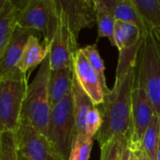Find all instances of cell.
Instances as JSON below:
<instances>
[{"mask_svg": "<svg viewBox=\"0 0 160 160\" xmlns=\"http://www.w3.org/2000/svg\"><path fill=\"white\" fill-rule=\"evenodd\" d=\"M0 160H19L16 132H0Z\"/></svg>", "mask_w": 160, "mask_h": 160, "instance_id": "24", "label": "cell"}, {"mask_svg": "<svg viewBox=\"0 0 160 160\" xmlns=\"http://www.w3.org/2000/svg\"><path fill=\"white\" fill-rule=\"evenodd\" d=\"M73 68L80 85L90 97L95 106H100L104 101V92L97 72L90 65L82 49H79L75 53Z\"/></svg>", "mask_w": 160, "mask_h": 160, "instance_id": "11", "label": "cell"}, {"mask_svg": "<svg viewBox=\"0 0 160 160\" xmlns=\"http://www.w3.org/2000/svg\"><path fill=\"white\" fill-rule=\"evenodd\" d=\"M78 50V42L75 41L65 22L60 20L56 34L50 45L51 68L59 69L73 66L75 53Z\"/></svg>", "mask_w": 160, "mask_h": 160, "instance_id": "10", "label": "cell"}, {"mask_svg": "<svg viewBox=\"0 0 160 160\" xmlns=\"http://www.w3.org/2000/svg\"><path fill=\"white\" fill-rule=\"evenodd\" d=\"M16 137L18 151L28 160H65L52 142L27 122L21 121Z\"/></svg>", "mask_w": 160, "mask_h": 160, "instance_id": "7", "label": "cell"}, {"mask_svg": "<svg viewBox=\"0 0 160 160\" xmlns=\"http://www.w3.org/2000/svg\"><path fill=\"white\" fill-rule=\"evenodd\" d=\"M152 32L154 33V35H155V37H156V38H157L158 42L159 43V45H160V27L159 28H157V29L152 30Z\"/></svg>", "mask_w": 160, "mask_h": 160, "instance_id": "29", "label": "cell"}, {"mask_svg": "<svg viewBox=\"0 0 160 160\" xmlns=\"http://www.w3.org/2000/svg\"><path fill=\"white\" fill-rule=\"evenodd\" d=\"M51 70L50 56L48 54L39 66L35 78L28 84L21 117V121L29 123L48 139L52 111L49 93Z\"/></svg>", "mask_w": 160, "mask_h": 160, "instance_id": "2", "label": "cell"}, {"mask_svg": "<svg viewBox=\"0 0 160 160\" xmlns=\"http://www.w3.org/2000/svg\"><path fill=\"white\" fill-rule=\"evenodd\" d=\"M73 111L75 117V127L76 132L75 135L86 134L85 132V118L90 110H92L95 106L90 97L85 93L82 87L80 85L74 74L73 81Z\"/></svg>", "mask_w": 160, "mask_h": 160, "instance_id": "15", "label": "cell"}, {"mask_svg": "<svg viewBox=\"0 0 160 160\" xmlns=\"http://www.w3.org/2000/svg\"><path fill=\"white\" fill-rule=\"evenodd\" d=\"M104 2L116 21L134 23L141 29L142 35L150 30L147 28L132 0H104Z\"/></svg>", "mask_w": 160, "mask_h": 160, "instance_id": "17", "label": "cell"}, {"mask_svg": "<svg viewBox=\"0 0 160 160\" xmlns=\"http://www.w3.org/2000/svg\"><path fill=\"white\" fill-rule=\"evenodd\" d=\"M15 4L18 7V26L40 32L43 43L50 47L60 21L55 0L15 1Z\"/></svg>", "mask_w": 160, "mask_h": 160, "instance_id": "3", "label": "cell"}, {"mask_svg": "<svg viewBox=\"0 0 160 160\" xmlns=\"http://www.w3.org/2000/svg\"><path fill=\"white\" fill-rule=\"evenodd\" d=\"M37 33L38 31L17 26L4 52L0 53V79L8 77L18 69L17 65L29 38Z\"/></svg>", "mask_w": 160, "mask_h": 160, "instance_id": "12", "label": "cell"}, {"mask_svg": "<svg viewBox=\"0 0 160 160\" xmlns=\"http://www.w3.org/2000/svg\"><path fill=\"white\" fill-rule=\"evenodd\" d=\"M157 160H160V141L159 144H158V157H157Z\"/></svg>", "mask_w": 160, "mask_h": 160, "instance_id": "31", "label": "cell"}, {"mask_svg": "<svg viewBox=\"0 0 160 160\" xmlns=\"http://www.w3.org/2000/svg\"><path fill=\"white\" fill-rule=\"evenodd\" d=\"M114 36L119 52L135 47L142 39V33L137 25L122 21H116Z\"/></svg>", "mask_w": 160, "mask_h": 160, "instance_id": "18", "label": "cell"}, {"mask_svg": "<svg viewBox=\"0 0 160 160\" xmlns=\"http://www.w3.org/2000/svg\"><path fill=\"white\" fill-rule=\"evenodd\" d=\"M160 141V117L155 114L142 142V149L149 160H157Z\"/></svg>", "mask_w": 160, "mask_h": 160, "instance_id": "21", "label": "cell"}, {"mask_svg": "<svg viewBox=\"0 0 160 160\" xmlns=\"http://www.w3.org/2000/svg\"><path fill=\"white\" fill-rule=\"evenodd\" d=\"M143 39V36H142ZM119 52L115 82L104 96L98 106L103 124L95 137L100 147L115 138L131 140L132 137V94L137 73L138 54L142 43Z\"/></svg>", "mask_w": 160, "mask_h": 160, "instance_id": "1", "label": "cell"}, {"mask_svg": "<svg viewBox=\"0 0 160 160\" xmlns=\"http://www.w3.org/2000/svg\"><path fill=\"white\" fill-rule=\"evenodd\" d=\"M122 160H134L133 148H132V145L130 143V140H128L124 146Z\"/></svg>", "mask_w": 160, "mask_h": 160, "instance_id": "27", "label": "cell"}, {"mask_svg": "<svg viewBox=\"0 0 160 160\" xmlns=\"http://www.w3.org/2000/svg\"><path fill=\"white\" fill-rule=\"evenodd\" d=\"M49 52L50 47L45 46L44 43L41 44L38 33L34 34L29 38L17 68L24 74L29 70L31 72L37 66H40L43 63Z\"/></svg>", "mask_w": 160, "mask_h": 160, "instance_id": "14", "label": "cell"}, {"mask_svg": "<svg viewBox=\"0 0 160 160\" xmlns=\"http://www.w3.org/2000/svg\"><path fill=\"white\" fill-rule=\"evenodd\" d=\"M76 127L72 92L68 94L51 111L49 140L65 160H68Z\"/></svg>", "mask_w": 160, "mask_h": 160, "instance_id": "6", "label": "cell"}, {"mask_svg": "<svg viewBox=\"0 0 160 160\" xmlns=\"http://www.w3.org/2000/svg\"><path fill=\"white\" fill-rule=\"evenodd\" d=\"M74 81L73 66L59 69H52L49 82L50 103L54 107L68 94L72 92Z\"/></svg>", "mask_w": 160, "mask_h": 160, "instance_id": "13", "label": "cell"}, {"mask_svg": "<svg viewBox=\"0 0 160 160\" xmlns=\"http://www.w3.org/2000/svg\"><path fill=\"white\" fill-rule=\"evenodd\" d=\"M26 74L0 80V131L19 128L23 101L27 92Z\"/></svg>", "mask_w": 160, "mask_h": 160, "instance_id": "5", "label": "cell"}, {"mask_svg": "<svg viewBox=\"0 0 160 160\" xmlns=\"http://www.w3.org/2000/svg\"><path fill=\"white\" fill-rule=\"evenodd\" d=\"M155 114L152 102L137 72L132 94V144L142 145L143 135Z\"/></svg>", "mask_w": 160, "mask_h": 160, "instance_id": "9", "label": "cell"}, {"mask_svg": "<svg viewBox=\"0 0 160 160\" xmlns=\"http://www.w3.org/2000/svg\"><path fill=\"white\" fill-rule=\"evenodd\" d=\"M18 7L13 0H0V53H2L15 32Z\"/></svg>", "mask_w": 160, "mask_h": 160, "instance_id": "16", "label": "cell"}, {"mask_svg": "<svg viewBox=\"0 0 160 160\" xmlns=\"http://www.w3.org/2000/svg\"><path fill=\"white\" fill-rule=\"evenodd\" d=\"M142 36L137 72L152 102L155 113L160 117V45L152 30Z\"/></svg>", "mask_w": 160, "mask_h": 160, "instance_id": "4", "label": "cell"}, {"mask_svg": "<svg viewBox=\"0 0 160 160\" xmlns=\"http://www.w3.org/2000/svg\"><path fill=\"white\" fill-rule=\"evenodd\" d=\"M135 8L150 30L160 27V0H132Z\"/></svg>", "mask_w": 160, "mask_h": 160, "instance_id": "20", "label": "cell"}, {"mask_svg": "<svg viewBox=\"0 0 160 160\" xmlns=\"http://www.w3.org/2000/svg\"><path fill=\"white\" fill-rule=\"evenodd\" d=\"M103 124V118L98 107H94L86 115L85 118V132L86 135L95 139Z\"/></svg>", "mask_w": 160, "mask_h": 160, "instance_id": "26", "label": "cell"}, {"mask_svg": "<svg viewBox=\"0 0 160 160\" xmlns=\"http://www.w3.org/2000/svg\"><path fill=\"white\" fill-rule=\"evenodd\" d=\"M128 140L115 138L100 147V160H122L123 150Z\"/></svg>", "mask_w": 160, "mask_h": 160, "instance_id": "25", "label": "cell"}, {"mask_svg": "<svg viewBox=\"0 0 160 160\" xmlns=\"http://www.w3.org/2000/svg\"><path fill=\"white\" fill-rule=\"evenodd\" d=\"M18 158H19V160H28L23 155H22L19 151H18Z\"/></svg>", "mask_w": 160, "mask_h": 160, "instance_id": "30", "label": "cell"}, {"mask_svg": "<svg viewBox=\"0 0 160 160\" xmlns=\"http://www.w3.org/2000/svg\"><path fill=\"white\" fill-rule=\"evenodd\" d=\"M94 6L98 26V38H107L111 44L116 47L114 36L116 20L105 5L104 0H94Z\"/></svg>", "mask_w": 160, "mask_h": 160, "instance_id": "19", "label": "cell"}, {"mask_svg": "<svg viewBox=\"0 0 160 160\" xmlns=\"http://www.w3.org/2000/svg\"><path fill=\"white\" fill-rule=\"evenodd\" d=\"M82 52L84 53L85 57L89 61L90 65L92 66V68L95 69V71L97 72V74L98 76L100 84H101L103 92H104V96L107 95L111 91V89L108 87L107 82H106V77L104 74L105 66H104L103 60H102V58L98 52L97 46L95 44L88 45L85 48H82Z\"/></svg>", "mask_w": 160, "mask_h": 160, "instance_id": "22", "label": "cell"}, {"mask_svg": "<svg viewBox=\"0 0 160 160\" xmlns=\"http://www.w3.org/2000/svg\"><path fill=\"white\" fill-rule=\"evenodd\" d=\"M93 141L86 134L75 135L68 160H89Z\"/></svg>", "mask_w": 160, "mask_h": 160, "instance_id": "23", "label": "cell"}, {"mask_svg": "<svg viewBox=\"0 0 160 160\" xmlns=\"http://www.w3.org/2000/svg\"><path fill=\"white\" fill-rule=\"evenodd\" d=\"M55 2L60 20L65 22L78 42L81 31L94 26L97 22L94 0H55Z\"/></svg>", "mask_w": 160, "mask_h": 160, "instance_id": "8", "label": "cell"}, {"mask_svg": "<svg viewBox=\"0 0 160 160\" xmlns=\"http://www.w3.org/2000/svg\"><path fill=\"white\" fill-rule=\"evenodd\" d=\"M131 143V142H130ZM132 148H133V154H134V160H149L147 156L145 155L142 146V145H135L132 144Z\"/></svg>", "mask_w": 160, "mask_h": 160, "instance_id": "28", "label": "cell"}]
</instances>
